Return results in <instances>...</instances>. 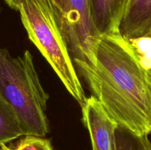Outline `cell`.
<instances>
[{"instance_id":"obj_1","label":"cell","mask_w":151,"mask_h":150,"mask_svg":"<svg viewBox=\"0 0 151 150\" xmlns=\"http://www.w3.org/2000/svg\"><path fill=\"white\" fill-rule=\"evenodd\" d=\"M92 96L117 123L138 135L151 133V71L119 33L103 35L93 64L73 59Z\"/></svg>"},{"instance_id":"obj_2","label":"cell","mask_w":151,"mask_h":150,"mask_svg":"<svg viewBox=\"0 0 151 150\" xmlns=\"http://www.w3.org/2000/svg\"><path fill=\"white\" fill-rule=\"evenodd\" d=\"M0 96L16 113L24 135L44 137L48 133L46 110L49 96L29 51L13 57L0 47Z\"/></svg>"},{"instance_id":"obj_3","label":"cell","mask_w":151,"mask_h":150,"mask_svg":"<svg viewBox=\"0 0 151 150\" xmlns=\"http://www.w3.org/2000/svg\"><path fill=\"white\" fill-rule=\"evenodd\" d=\"M19 12L30 41L82 107L87 98L60 28L56 5L52 0H23Z\"/></svg>"},{"instance_id":"obj_4","label":"cell","mask_w":151,"mask_h":150,"mask_svg":"<svg viewBox=\"0 0 151 150\" xmlns=\"http://www.w3.org/2000/svg\"><path fill=\"white\" fill-rule=\"evenodd\" d=\"M59 23L73 59L93 64L101 35L96 29L88 0H61Z\"/></svg>"},{"instance_id":"obj_5","label":"cell","mask_w":151,"mask_h":150,"mask_svg":"<svg viewBox=\"0 0 151 150\" xmlns=\"http://www.w3.org/2000/svg\"><path fill=\"white\" fill-rule=\"evenodd\" d=\"M83 121L89 132L92 150H117L116 131L118 124L94 96L82 106Z\"/></svg>"},{"instance_id":"obj_6","label":"cell","mask_w":151,"mask_h":150,"mask_svg":"<svg viewBox=\"0 0 151 150\" xmlns=\"http://www.w3.org/2000/svg\"><path fill=\"white\" fill-rule=\"evenodd\" d=\"M130 0H88L93 24L101 36L119 33Z\"/></svg>"},{"instance_id":"obj_7","label":"cell","mask_w":151,"mask_h":150,"mask_svg":"<svg viewBox=\"0 0 151 150\" xmlns=\"http://www.w3.org/2000/svg\"><path fill=\"white\" fill-rule=\"evenodd\" d=\"M151 29V0H130L119 25L125 39L141 38Z\"/></svg>"},{"instance_id":"obj_8","label":"cell","mask_w":151,"mask_h":150,"mask_svg":"<svg viewBox=\"0 0 151 150\" xmlns=\"http://www.w3.org/2000/svg\"><path fill=\"white\" fill-rule=\"evenodd\" d=\"M24 135L16 113L0 96V146L13 142Z\"/></svg>"},{"instance_id":"obj_9","label":"cell","mask_w":151,"mask_h":150,"mask_svg":"<svg viewBox=\"0 0 151 150\" xmlns=\"http://www.w3.org/2000/svg\"><path fill=\"white\" fill-rule=\"evenodd\" d=\"M116 138L117 150H151V142L147 135H138L118 126Z\"/></svg>"},{"instance_id":"obj_10","label":"cell","mask_w":151,"mask_h":150,"mask_svg":"<svg viewBox=\"0 0 151 150\" xmlns=\"http://www.w3.org/2000/svg\"><path fill=\"white\" fill-rule=\"evenodd\" d=\"M4 150H53L51 143L44 137L24 135L13 144L1 145Z\"/></svg>"},{"instance_id":"obj_11","label":"cell","mask_w":151,"mask_h":150,"mask_svg":"<svg viewBox=\"0 0 151 150\" xmlns=\"http://www.w3.org/2000/svg\"><path fill=\"white\" fill-rule=\"evenodd\" d=\"M142 66L151 70V38L141 37L128 40Z\"/></svg>"},{"instance_id":"obj_12","label":"cell","mask_w":151,"mask_h":150,"mask_svg":"<svg viewBox=\"0 0 151 150\" xmlns=\"http://www.w3.org/2000/svg\"><path fill=\"white\" fill-rule=\"evenodd\" d=\"M4 2L13 10L19 11L23 0H4Z\"/></svg>"},{"instance_id":"obj_13","label":"cell","mask_w":151,"mask_h":150,"mask_svg":"<svg viewBox=\"0 0 151 150\" xmlns=\"http://www.w3.org/2000/svg\"><path fill=\"white\" fill-rule=\"evenodd\" d=\"M52 1L54 2V4L56 5V7L58 8H59L60 6V3H61V0H52Z\"/></svg>"},{"instance_id":"obj_14","label":"cell","mask_w":151,"mask_h":150,"mask_svg":"<svg viewBox=\"0 0 151 150\" xmlns=\"http://www.w3.org/2000/svg\"><path fill=\"white\" fill-rule=\"evenodd\" d=\"M145 36H146V37H149V38H151V29H150V31H149L148 32H147V35H146Z\"/></svg>"},{"instance_id":"obj_15","label":"cell","mask_w":151,"mask_h":150,"mask_svg":"<svg viewBox=\"0 0 151 150\" xmlns=\"http://www.w3.org/2000/svg\"><path fill=\"white\" fill-rule=\"evenodd\" d=\"M1 10H2V7H1V4H0V12H1Z\"/></svg>"},{"instance_id":"obj_16","label":"cell","mask_w":151,"mask_h":150,"mask_svg":"<svg viewBox=\"0 0 151 150\" xmlns=\"http://www.w3.org/2000/svg\"><path fill=\"white\" fill-rule=\"evenodd\" d=\"M0 150H4V149H3V148H2V147L1 146H0Z\"/></svg>"},{"instance_id":"obj_17","label":"cell","mask_w":151,"mask_h":150,"mask_svg":"<svg viewBox=\"0 0 151 150\" xmlns=\"http://www.w3.org/2000/svg\"><path fill=\"white\" fill-rule=\"evenodd\" d=\"M150 71H151V70H150Z\"/></svg>"}]
</instances>
